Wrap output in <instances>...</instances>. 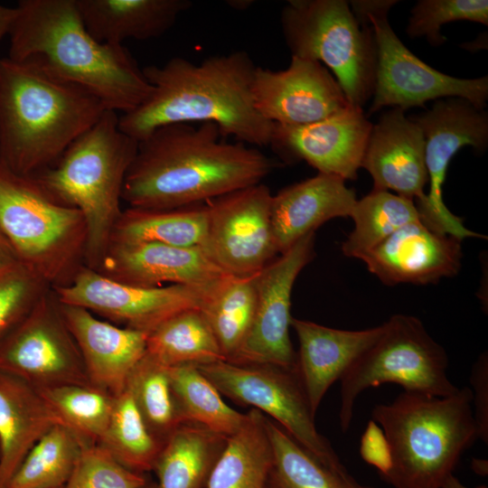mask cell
Here are the masks:
<instances>
[{"label": "cell", "mask_w": 488, "mask_h": 488, "mask_svg": "<svg viewBox=\"0 0 488 488\" xmlns=\"http://www.w3.org/2000/svg\"><path fill=\"white\" fill-rule=\"evenodd\" d=\"M211 122L163 126L138 142L122 201L131 208L166 209L211 201L257 184L276 163L257 147L221 139Z\"/></svg>", "instance_id": "6da1fadb"}, {"label": "cell", "mask_w": 488, "mask_h": 488, "mask_svg": "<svg viewBox=\"0 0 488 488\" xmlns=\"http://www.w3.org/2000/svg\"><path fill=\"white\" fill-rule=\"evenodd\" d=\"M245 51L213 55L200 63L174 57L143 68L148 97L118 117V127L137 142L163 126L214 123L222 136L255 146L271 143L275 124L255 108L251 87L256 69Z\"/></svg>", "instance_id": "7a4b0ae2"}, {"label": "cell", "mask_w": 488, "mask_h": 488, "mask_svg": "<svg viewBox=\"0 0 488 488\" xmlns=\"http://www.w3.org/2000/svg\"><path fill=\"white\" fill-rule=\"evenodd\" d=\"M16 9L8 58L35 59L91 93L106 109L122 114L150 94L152 87L127 49L99 42L88 32L76 0H20Z\"/></svg>", "instance_id": "3957f363"}, {"label": "cell", "mask_w": 488, "mask_h": 488, "mask_svg": "<svg viewBox=\"0 0 488 488\" xmlns=\"http://www.w3.org/2000/svg\"><path fill=\"white\" fill-rule=\"evenodd\" d=\"M105 110L37 60L0 58V160L13 172L35 176L51 167Z\"/></svg>", "instance_id": "277c9868"}, {"label": "cell", "mask_w": 488, "mask_h": 488, "mask_svg": "<svg viewBox=\"0 0 488 488\" xmlns=\"http://www.w3.org/2000/svg\"><path fill=\"white\" fill-rule=\"evenodd\" d=\"M390 452L383 478L395 488H441L463 453L478 439L468 387L436 397L403 391L372 409Z\"/></svg>", "instance_id": "5b68a950"}, {"label": "cell", "mask_w": 488, "mask_h": 488, "mask_svg": "<svg viewBox=\"0 0 488 488\" xmlns=\"http://www.w3.org/2000/svg\"><path fill=\"white\" fill-rule=\"evenodd\" d=\"M118 117L105 110L53 165L35 175L55 199L81 212L87 227L85 266L94 270L123 211V185L138 146L119 128Z\"/></svg>", "instance_id": "8992f818"}, {"label": "cell", "mask_w": 488, "mask_h": 488, "mask_svg": "<svg viewBox=\"0 0 488 488\" xmlns=\"http://www.w3.org/2000/svg\"><path fill=\"white\" fill-rule=\"evenodd\" d=\"M0 230L19 262L52 289L69 285L85 266L81 212L55 199L35 176L18 174L1 160Z\"/></svg>", "instance_id": "52a82bcc"}, {"label": "cell", "mask_w": 488, "mask_h": 488, "mask_svg": "<svg viewBox=\"0 0 488 488\" xmlns=\"http://www.w3.org/2000/svg\"><path fill=\"white\" fill-rule=\"evenodd\" d=\"M280 22L292 56L324 62L350 105L362 108L375 84L377 57L371 25H361L345 0H290Z\"/></svg>", "instance_id": "ba28073f"}, {"label": "cell", "mask_w": 488, "mask_h": 488, "mask_svg": "<svg viewBox=\"0 0 488 488\" xmlns=\"http://www.w3.org/2000/svg\"><path fill=\"white\" fill-rule=\"evenodd\" d=\"M380 338L339 380L340 427L347 432L358 396L385 383L400 385L404 391L447 397L459 388L447 375L446 352L417 317L394 314L383 323Z\"/></svg>", "instance_id": "9c48e42d"}, {"label": "cell", "mask_w": 488, "mask_h": 488, "mask_svg": "<svg viewBox=\"0 0 488 488\" xmlns=\"http://www.w3.org/2000/svg\"><path fill=\"white\" fill-rule=\"evenodd\" d=\"M351 9L361 25L370 24L376 46V73L371 115L382 108L407 110L446 98L464 99L483 109L488 99V77L460 79L428 66L412 53L388 22L396 0L352 1Z\"/></svg>", "instance_id": "30bf717a"}, {"label": "cell", "mask_w": 488, "mask_h": 488, "mask_svg": "<svg viewBox=\"0 0 488 488\" xmlns=\"http://www.w3.org/2000/svg\"><path fill=\"white\" fill-rule=\"evenodd\" d=\"M198 368L221 395L267 414L330 471L337 473L343 467L315 427V414L296 367L220 361Z\"/></svg>", "instance_id": "8fae6325"}, {"label": "cell", "mask_w": 488, "mask_h": 488, "mask_svg": "<svg viewBox=\"0 0 488 488\" xmlns=\"http://www.w3.org/2000/svg\"><path fill=\"white\" fill-rule=\"evenodd\" d=\"M425 137V161L428 190L425 202L416 206L421 222L439 234L464 240L486 239L467 229L463 220L444 202L443 185L451 159L464 146L484 151L488 145V115L484 109L461 98L436 100L430 109L410 117Z\"/></svg>", "instance_id": "7c38bea8"}, {"label": "cell", "mask_w": 488, "mask_h": 488, "mask_svg": "<svg viewBox=\"0 0 488 488\" xmlns=\"http://www.w3.org/2000/svg\"><path fill=\"white\" fill-rule=\"evenodd\" d=\"M0 371L37 389L91 385L52 288L0 343Z\"/></svg>", "instance_id": "4fadbf2b"}, {"label": "cell", "mask_w": 488, "mask_h": 488, "mask_svg": "<svg viewBox=\"0 0 488 488\" xmlns=\"http://www.w3.org/2000/svg\"><path fill=\"white\" fill-rule=\"evenodd\" d=\"M272 195L259 183L207 203V233L202 249L226 274L255 276L280 255L271 223Z\"/></svg>", "instance_id": "5bb4252c"}, {"label": "cell", "mask_w": 488, "mask_h": 488, "mask_svg": "<svg viewBox=\"0 0 488 488\" xmlns=\"http://www.w3.org/2000/svg\"><path fill=\"white\" fill-rule=\"evenodd\" d=\"M53 291L62 304L83 307L110 323L147 334L183 311L202 310L209 299L204 292L187 286L124 284L86 266L69 285Z\"/></svg>", "instance_id": "9a60e30c"}, {"label": "cell", "mask_w": 488, "mask_h": 488, "mask_svg": "<svg viewBox=\"0 0 488 488\" xmlns=\"http://www.w3.org/2000/svg\"><path fill=\"white\" fill-rule=\"evenodd\" d=\"M314 235L304 236L257 274L253 323L229 362L296 367V352L289 335L291 296L298 275L314 257Z\"/></svg>", "instance_id": "2e32d148"}, {"label": "cell", "mask_w": 488, "mask_h": 488, "mask_svg": "<svg viewBox=\"0 0 488 488\" xmlns=\"http://www.w3.org/2000/svg\"><path fill=\"white\" fill-rule=\"evenodd\" d=\"M251 93L256 110L281 126L314 123L352 106L322 63L296 56L285 70L257 66Z\"/></svg>", "instance_id": "e0dca14e"}, {"label": "cell", "mask_w": 488, "mask_h": 488, "mask_svg": "<svg viewBox=\"0 0 488 488\" xmlns=\"http://www.w3.org/2000/svg\"><path fill=\"white\" fill-rule=\"evenodd\" d=\"M371 127L362 108L349 106L306 125L275 124L269 145L286 162L305 161L318 173L355 180Z\"/></svg>", "instance_id": "ac0fdd59"}, {"label": "cell", "mask_w": 488, "mask_h": 488, "mask_svg": "<svg viewBox=\"0 0 488 488\" xmlns=\"http://www.w3.org/2000/svg\"><path fill=\"white\" fill-rule=\"evenodd\" d=\"M97 271L115 281L137 286H187L204 292L209 298L230 276L201 247L153 242H111Z\"/></svg>", "instance_id": "d6986e66"}, {"label": "cell", "mask_w": 488, "mask_h": 488, "mask_svg": "<svg viewBox=\"0 0 488 488\" xmlns=\"http://www.w3.org/2000/svg\"><path fill=\"white\" fill-rule=\"evenodd\" d=\"M462 259V240L435 232L421 221L402 226L361 258L387 286L435 284L455 276Z\"/></svg>", "instance_id": "ffe728a7"}, {"label": "cell", "mask_w": 488, "mask_h": 488, "mask_svg": "<svg viewBox=\"0 0 488 488\" xmlns=\"http://www.w3.org/2000/svg\"><path fill=\"white\" fill-rule=\"evenodd\" d=\"M361 167L371 174L373 190L394 192L416 206L425 202V137L404 110L391 108L372 125Z\"/></svg>", "instance_id": "44dd1931"}, {"label": "cell", "mask_w": 488, "mask_h": 488, "mask_svg": "<svg viewBox=\"0 0 488 488\" xmlns=\"http://www.w3.org/2000/svg\"><path fill=\"white\" fill-rule=\"evenodd\" d=\"M60 304L89 383L112 395L121 393L145 355L147 333L99 319L83 307Z\"/></svg>", "instance_id": "7402d4cb"}, {"label": "cell", "mask_w": 488, "mask_h": 488, "mask_svg": "<svg viewBox=\"0 0 488 488\" xmlns=\"http://www.w3.org/2000/svg\"><path fill=\"white\" fill-rule=\"evenodd\" d=\"M299 350L296 370L314 414L329 389L381 335L383 324L365 330L335 329L292 317Z\"/></svg>", "instance_id": "603a6c76"}, {"label": "cell", "mask_w": 488, "mask_h": 488, "mask_svg": "<svg viewBox=\"0 0 488 488\" xmlns=\"http://www.w3.org/2000/svg\"><path fill=\"white\" fill-rule=\"evenodd\" d=\"M357 201L345 180L333 174L316 175L286 186L271 201V223L279 254L324 222L350 217Z\"/></svg>", "instance_id": "cb8c5ba5"}, {"label": "cell", "mask_w": 488, "mask_h": 488, "mask_svg": "<svg viewBox=\"0 0 488 488\" xmlns=\"http://www.w3.org/2000/svg\"><path fill=\"white\" fill-rule=\"evenodd\" d=\"M57 424L63 425L36 388L0 371V488H6L31 448Z\"/></svg>", "instance_id": "d4e9b609"}, {"label": "cell", "mask_w": 488, "mask_h": 488, "mask_svg": "<svg viewBox=\"0 0 488 488\" xmlns=\"http://www.w3.org/2000/svg\"><path fill=\"white\" fill-rule=\"evenodd\" d=\"M76 4L88 32L108 44L159 37L192 5L189 0H76Z\"/></svg>", "instance_id": "484cf974"}, {"label": "cell", "mask_w": 488, "mask_h": 488, "mask_svg": "<svg viewBox=\"0 0 488 488\" xmlns=\"http://www.w3.org/2000/svg\"><path fill=\"white\" fill-rule=\"evenodd\" d=\"M227 436L196 423H183L163 444L153 471L158 488H205Z\"/></svg>", "instance_id": "4316f807"}, {"label": "cell", "mask_w": 488, "mask_h": 488, "mask_svg": "<svg viewBox=\"0 0 488 488\" xmlns=\"http://www.w3.org/2000/svg\"><path fill=\"white\" fill-rule=\"evenodd\" d=\"M242 427L227 437L205 488H267L273 454L266 415L251 408Z\"/></svg>", "instance_id": "83f0119b"}, {"label": "cell", "mask_w": 488, "mask_h": 488, "mask_svg": "<svg viewBox=\"0 0 488 488\" xmlns=\"http://www.w3.org/2000/svg\"><path fill=\"white\" fill-rule=\"evenodd\" d=\"M208 225L207 204L166 209L128 207L117 219L111 242H153L175 247H202Z\"/></svg>", "instance_id": "f1b7e54d"}, {"label": "cell", "mask_w": 488, "mask_h": 488, "mask_svg": "<svg viewBox=\"0 0 488 488\" xmlns=\"http://www.w3.org/2000/svg\"><path fill=\"white\" fill-rule=\"evenodd\" d=\"M145 354L166 367L225 361L201 309L183 311L149 333Z\"/></svg>", "instance_id": "f546056e"}, {"label": "cell", "mask_w": 488, "mask_h": 488, "mask_svg": "<svg viewBox=\"0 0 488 488\" xmlns=\"http://www.w3.org/2000/svg\"><path fill=\"white\" fill-rule=\"evenodd\" d=\"M173 395L183 423L200 424L225 436L236 433L246 420L226 404L216 387L196 364L169 367Z\"/></svg>", "instance_id": "4dcf8cb0"}, {"label": "cell", "mask_w": 488, "mask_h": 488, "mask_svg": "<svg viewBox=\"0 0 488 488\" xmlns=\"http://www.w3.org/2000/svg\"><path fill=\"white\" fill-rule=\"evenodd\" d=\"M353 229L342 244L344 256L361 259L402 226L420 221L414 202L389 191L371 190L357 200Z\"/></svg>", "instance_id": "1f68e13d"}, {"label": "cell", "mask_w": 488, "mask_h": 488, "mask_svg": "<svg viewBox=\"0 0 488 488\" xmlns=\"http://www.w3.org/2000/svg\"><path fill=\"white\" fill-rule=\"evenodd\" d=\"M84 445L68 427L53 426L31 448L6 488H64Z\"/></svg>", "instance_id": "d6a6232c"}, {"label": "cell", "mask_w": 488, "mask_h": 488, "mask_svg": "<svg viewBox=\"0 0 488 488\" xmlns=\"http://www.w3.org/2000/svg\"><path fill=\"white\" fill-rule=\"evenodd\" d=\"M256 276H230L202 308L225 361H230L245 341L253 323Z\"/></svg>", "instance_id": "836d02e7"}, {"label": "cell", "mask_w": 488, "mask_h": 488, "mask_svg": "<svg viewBox=\"0 0 488 488\" xmlns=\"http://www.w3.org/2000/svg\"><path fill=\"white\" fill-rule=\"evenodd\" d=\"M98 444L124 466L143 474L153 471L163 446L147 429L127 389L114 396L108 427Z\"/></svg>", "instance_id": "e575fe53"}, {"label": "cell", "mask_w": 488, "mask_h": 488, "mask_svg": "<svg viewBox=\"0 0 488 488\" xmlns=\"http://www.w3.org/2000/svg\"><path fill=\"white\" fill-rule=\"evenodd\" d=\"M126 389L147 429L163 445L183 424L171 388L169 367L145 354L129 375Z\"/></svg>", "instance_id": "d590c367"}, {"label": "cell", "mask_w": 488, "mask_h": 488, "mask_svg": "<svg viewBox=\"0 0 488 488\" xmlns=\"http://www.w3.org/2000/svg\"><path fill=\"white\" fill-rule=\"evenodd\" d=\"M63 425L84 444H98L112 412L114 396L92 385H62L38 389Z\"/></svg>", "instance_id": "8d00e7d4"}, {"label": "cell", "mask_w": 488, "mask_h": 488, "mask_svg": "<svg viewBox=\"0 0 488 488\" xmlns=\"http://www.w3.org/2000/svg\"><path fill=\"white\" fill-rule=\"evenodd\" d=\"M273 462L267 488H341L334 473L266 416Z\"/></svg>", "instance_id": "74e56055"}, {"label": "cell", "mask_w": 488, "mask_h": 488, "mask_svg": "<svg viewBox=\"0 0 488 488\" xmlns=\"http://www.w3.org/2000/svg\"><path fill=\"white\" fill-rule=\"evenodd\" d=\"M455 21L488 24L486 0H420L411 9L407 33L411 38L426 37L433 46L443 44L446 38L442 25Z\"/></svg>", "instance_id": "f35d334b"}, {"label": "cell", "mask_w": 488, "mask_h": 488, "mask_svg": "<svg viewBox=\"0 0 488 488\" xmlns=\"http://www.w3.org/2000/svg\"><path fill=\"white\" fill-rule=\"evenodd\" d=\"M52 287L17 262L0 271V343Z\"/></svg>", "instance_id": "ab89813d"}, {"label": "cell", "mask_w": 488, "mask_h": 488, "mask_svg": "<svg viewBox=\"0 0 488 488\" xmlns=\"http://www.w3.org/2000/svg\"><path fill=\"white\" fill-rule=\"evenodd\" d=\"M147 480L99 444L84 445L64 488H145Z\"/></svg>", "instance_id": "60d3db41"}, {"label": "cell", "mask_w": 488, "mask_h": 488, "mask_svg": "<svg viewBox=\"0 0 488 488\" xmlns=\"http://www.w3.org/2000/svg\"><path fill=\"white\" fill-rule=\"evenodd\" d=\"M474 417L478 428V439L488 443V357L482 353L472 367Z\"/></svg>", "instance_id": "b9f144b4"}, {"label": "cell", "mask_w": 488, "mask_h": 488, "mask_svg": "<svg viewBox=\"0 0 488 488\" xmlns=\"http://www.w3.org/2000/svg\"><path fill=\"white\" fill-rule=\"evenodd\" d=\"M361 455L370 465L375 466L380 475H386L390 468V452L381 429L371 420L361 441Z\"/></svg>", "instance_id": "7bdbcfd3"}, {"label": "cell", "mask_w": 488, "mask_h": 488, "mask_svg": "<svg viewBox=\"0 0 488 488\" xmlns=\"http://www.w3.org/2000/svg\"><path fill=\"white\" fill-rule=\"evenodd\" d=\"M17 262L16 254L0 230V271Z\"/></svg>", "instance_id": "ee69618b"}, {"label": "cell", "mask_w": 488, "mask_h": 488, "mask_svg": "<svg viewBox=\"0 0 488 488\" xmlns=\"http://www.w3.org/2000/svg\"><path fill=\"white\" fill-rule=\"evenodd\" d=\"M16 15V7H8L0 4V40L9 34Z\"/></svg>", "instance_id": "f6af8a7d"}, {"label": "cell", "mask_w": 488, "mask_h": 488, "mask_svg": "<svg viewBox=\"0 0 488 488\" xmlns=\"http://www.w3.org/2000/svg\"><path fill=\"white\" fill-rule=\"evenodd\" d=\"M341 488H372L357 482L346 470L342 468L335 474Z\"/></svg>", "instance_id": "bcb514c9"}, {"label": "cell", "mask_w": 488, "mask_h": 488, "mask_svg": "<svg viewBox=\"0 0 488 488\" xmlns=\"http://www.w3.org/2000/svg\"><path fill=\"white\" fill-rule=\"evenodd\" d=\"M441 488H468L465 486L453 474H449L443 482ZM476 488H487L484 485H480Z\"/></svg>", "instance_id": "7dc6e473"}, {"label": "cell", "mask_w": 488, "mask_h": 488, "mask_svg": "<svg viewBox=\"0 0 488 488\" xmlns=\"http://www.w3.org/2000/svg\"><path fill=\"white\" fill-rule=\"evenodd\" d=\"M145 488H158L157 487V484L155 483H147Z\"/></svg>", "instance_id": "c3c4849f"}]
</instances>
